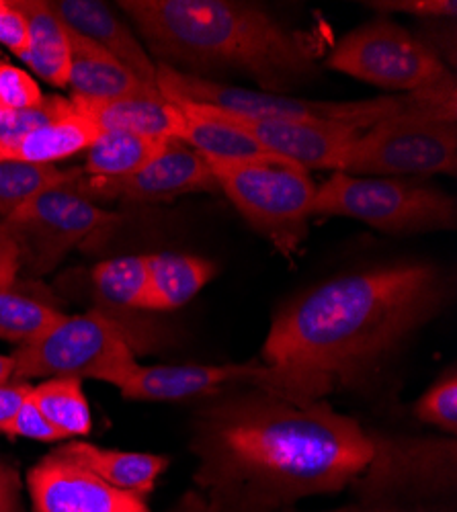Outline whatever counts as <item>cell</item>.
<instances>
[{
	"label": "cell",
	"instance_id": "1",
	"mask_svg": "<svg viewBox=\"0 0 457 512\" xmlns=\"http://www.w3.org/2000/svg\"><path fill=\"white\" fill-rule=\"evenodd\" d=\"M191 453L207 512H279L351 486L373 441L324 400L240 388L195 412Z\"/></svg>",
	"mask_w": 457,
	"mask_h": 512
},
{
	"label": "cell",
	"instance_id": "2",
	"mask_svg": "<svg viewBox=\"0 0 457 512\" xmlns=\"http://www.w3.org/2000/svg\"><path fill=\"white\" fill-rule=\"evenodd\" d=\"M445 289L437 269L419 263L332 279L279 312L265 363L320 375L335 390L363 386L435 316Z\"/></svg>",
	"mask_w": 457,
	"mask_h": 512
},
{
	"label": "cell",
	"instance_id": "3",
	"mask_svg": "<svg viewBox=\"0 0 457 512\" xmlns=\"http://www.w3.org/2000/svg\"><path fill=\"white\" fill-rule=\"evenodd\" d=\"M158 64L203 76L232 70L263 93L316 76L318 48L310 35L289 31L255 5L228 0H121Z\"/></svg>",
	"mask_w": 457,
	"mask_h": 512
},
{
	"label": "cell",
	"instance_id": "4",
	"mask_svg": "<svg viewBox=\"0 0 457 512\" xmlns=\"http://www.w3.org/2000/svg\"><path fill=\"white\" fill-rule=\"evenodd\" d=\"M414 103L367 127L351 144L347 175H455V80L412 93Z\"/></svg>",
	"mask_w": 457,
	"mask_h": 512
},
{
	"label": "cell",
	"instance_id": "5",
	"mask_svg": "<svg viewBox=\"0 0 457 512\" xmlns=\"http://www.w3.org/2000/svg\"><path fill=\"white\" fill-rule=\"evenodd\" d=\"M13 379H99L119 388L138 367L130 334L101 310L62 316L15 355Z\"/></svg>",
	"mask_w": 457,
	"mask_h": 512
},
{
	"label": "cell",
	"instance_id": "6",
	"mask_svg": "<svg viewBox=\"0 0 457 512\" xmlns=\"http://www.w3.org/2000/svg\"><path fill=\"white\" fill-rule=\"evenodd\" d=\"M156 87L171 103H191L214 107L218 111L255 121H341L371 127L380 119L398 113L414 103V95L380 97L367 101H312L232 87L205 76L179 72L156 64Z\"/></svg>",
	"mask_w": 457,
	"mask_h": 512
},
{
	"label": "cell",
	"instance_id": "7",
	"mask_svg": "<svg viewBox=\"0 0 457 512\" xmlns=\"http://www.w3.org/2000/svg\"><path fill=\"white\" fill-rule=\"evenodd\" d=\"M312 216L359 220L388 234H417L455 226V201L443 191L398 179H361L347 173L316 187Z\"/></svg>",
	"mask_w": 457,
	"mask_h": 512
},
{
	"label": "cell",
	"instance_id": "8",
	"mask_svg": "<svg viewBox=\"0 0 457 512\" xmlns=\"http://www.w3.org/2000/svg\"><path fill=\"white\" fill-rule=\"evenodd\" d=\"M218 189L281 254H296L308 236L316 183L294 164H210Z\"/></svg>",
	"mask_w": 457,
	"mask_h": 512
},
{
	"label": "cell",
	"instance_id": "9",
	"mask_svg": "<svg viewBox=\"0 0 457 512\" xmlns=\"http://www.w3.org/2000/svg\"><path fill=\"white\" fill-rule=\"evenodd\" d=\"M230 388H261L294 400H322L332 390L320 375L277 365H138L117 388L126 400L181 402Z\"/></svg>",
	"mask_w": 457,
	"mask_h": 512
},
{
	"label": "cell",
	"instance_id": "10",
	"mask_svg": "<svg viewBox=\"0 0 457 512\" xmlns=\"http://www.w3.org/2000/svg\"><path fill=\"white\" fill-rule=\"evenodd\" d=\"M115 222L117 213L95 205L76 183L39 191L5 220L19 246L21 271L31 277L54 271L76 246Z\"/></svg>",
	"mask_w": 457,
	"mask_h": 512
},
{
	"label": "cell",
	"instance_id": "11",
	"mask_svg": "<svg viewBox=\"0 0 457 512\" xmlns=\"http://www.w3.org/2000/svg\"><path fill=\"white\" fill-rule=\"evenodd\" d=\"M328 68L406 95L453 80L425 41L388 19L369 21L345 35L330 52Z\"/></svg>",
	"mask_w": 457,
	"mask_h": 512
},
{
	"label": "cell",
	"instance_id": "12",
	"mask_svg": "<svg viewBox=\"0 0 457 512\" xmlns=\"http://www.w3.org/2000/svg\"><path fill=\"white\" fill-rule=\"evenodd\" d=\"M373 457L351 484L357 498L449 500L455 490V443L371 437Z\"/></svg>",
	"mask_w": 457,
	"mask_h": 512
},
{
	"label": "cell",
	"instance_id": "13",
	"mask_svg": "<svg viewBox=\"0 0 457 512\" xmlns=\"http://www.w3.org/2000/svg\"><path fill=\"white\" fill-rule=\"evenodd\" d=\"M205 111L218 115L220 119L240 127L242 132L251 134L263 148L283 158L289 164H296L304 170L324 168L343 170L345 158L351 144L357 140L365 127L341 121H255L242 119L214 107L199 105Z\"/></svg>",
	"mask_w": 457,
	"mask_h": 512
},
{
	"label": "cell",
	"instance_id": "14",
	"mask_svg": "<svg viewBox=\"0 0 457 512\" xmlns=\"http://www.w3.org/2000/svg\"><path fill=\"white\" fill-rule=\"evenodd\" d=\"M27 488L33 512H150L144 498L109 486L58 451L29 469Z\"/></svg>",
	"mask_w": 457,
	"mask_h": 512
},
{
	"label": "cell",
	"instance_id": "15",
	"mask_svg": "<svg viewBox=\"0 0 457 512\" xmlns=\"http://www.w3.org/2000/svg\"><path fill=\"white\" fill-rule=\"evenodd\" d=\"M87 197L126 199V201H164L185 193L216 191L218 183L212 166L201 154L183 142H169L136 175L123 179L78 181Z\"/></svg>",
	"mask_w": 457,
	"mask_h": 512
},
{
	"label": "cell",
	"instance_id": "16",
	"mask_svg": "<svg viewBox=\"0 0 457 512\" xmlns=\"http://www.w3.org/2000/svg\"><path fill=\"white\" fill-rule=\"evenodd\" d=\"M52 13L76 35L91 39L103 52L126 66L142 82L156 87V64L128 23L97 0H54Z\"/></svg>",
	"mask_w": 457,
	"mask_h": 512
},
{
	"label": "cell",
	"instance_id": "17",
	"mask_svg": "<svg viewBox=\"0 0 457 512\" xmlns=\"http://www.w3.org/2000/svg\"><path fill=\"white\" fill-rule=\"evenodd\" d=\"M72 105L78 113L87 115L101 132H126L160 144L181 142L187 123L183 109L166 101L160 91L109 103L72 101Z\"/></svg>",
	"mask_w": 457,
	"mask_h": 512
},
{
	"label": "cell",
	"instance_id": "18",
	"mask_svg": "<svg viewBox=\"0 0 457 512\" xmlns=\"http://www.w3.org/2000/svg\"><path fill=\"white\" fill-rule=\"evenodd\" d=\"M68 33L72 50L68 89L72 101L109 103L158 91L103 52L91 39L80 37L70 29Z\"/></svg>",
	"mask_w": 457,
	"mask_h": 512
},
{
	"label": "cell",
	"instance_id": "19",
	"mask_svg": "<svg viewBox=\"0 0 457 512\" xmlns=\"http://www.w3.org/2000/svg\"><path fill=\"white\" fill-rule=\"evenodd\" d=\"M175 105L181 107L187 117L181 142L210 164H289L263 148L251 134L203 107L191 103Z\"/></svg>",
	"mask_w": 457,
	"mask_h": 512
},
{
	"label": "cell",
	"instance_id": "20",
	"mask_svg": "<svg viewBox=\"0 0 457 512\" xmlns=\"http://www.w3.org/2000/svg\"><path fill=\"white\" fill-rule=\"evenodd\" d=\"M60 455L87 467L109 486L146 498L158 476L169 467V459L152 453L103 449L85 441H72L56 449Z\"/></svg>",
	"mask_w": 457,
	"mask_h": 512
},
{
	"label": "cell",
	"instance_id": "21",
	"mask_svg": "<svg viewBox=\"0 0 457 512\" xmlns=\"http://www.w3.org/2000/svg\"><path fill=\"white\" fill-rule=\"evenodd\" d=\"M15 5L29 25L27 50L21 60L41 80L56 89H66L72 58L68 27L52 13L46 0H15Z\"/></svg>",
	"mask_w": 457,
	"mask_h": 512
},
{
	"label": "cell",
	"instance_id": "22",
	"mask_svg": "<svg viewBox=\"0 0 457 512\" xmlns=\"http://www.w3.org/2000/svg\"><path fill=\"white\" fill-rule=\"evenodd\" d=\"M99 134V127L87 115L74 109L70 115L37 127L5 148L0 152V162L54 164L78 152H87Z\"/></svg>",
	"mask_w": 457,
	"mask_h": 512
},
{
	"label": "cell",
	"instance_id": "23",
	"mask_svg": "<svg viewBox=\"0 0 457 512\" xmlns=\"http://www.w3.org/2000/svg\"><path fill=\"white\" fill-rule=\"evenodd\" d=\"M148 261V310H177L210 283L216 267L191 254L156 252Z\"/></svg>",
	"mask_w": 457,
	"mask_h": 512
},
{
	"label": "cell",
	"instance_id": "24",
	"mask_svg": "<svg viewBox=\"0 0 457 512\" xmlns=\"http://www.w3.org/2000/svg\"><path fill=\"white\" fill-rule=\"evenodd\" d=\"M80 383L74 377H50L33 386L29 394V400L64 439L91 433V408Z\"/></svg>",
	"mask_w": 457,
	"mask_h": 512
},
{
	"label": "cell",
	"instance_id": "25",
	"mask_svg": "<svg viewBox=\"0 0 457 512\" xmlns=\"http://www.w3.org/2000/svg\"><path fill=\"white\" fill-rule=\"evenodd\" d=\"M162 148L164 144L134 134L101 132L87 148L85 173L93 179L130 177L154 160Z\"/></svg>",
	"mask_w": 457,
	"mask_h": 512
},
{
	"label": "cell",
	"instance_id": "26",
	"mask_svg": "<svg viewBox=\"0 0 457 512\" xmlns=\"http://www.w3.org/2000/svg\"><path fill=\"white\" fill-rule=\"evenodd\" d=\"M93 283L113 310H148V261L146 254L119 256L93 269Z\"/></svg>",
	"mask_w": 457,
	"mask_h": 512
},
{
	"label": "cell",
	"instance_id": "27",
	"mask_svg": "<svg viewBox=\"0 0 457 512\" xmlns=\"http://www.w3.org/2000/svg\"><path fill=\"white\" fill-rule=\"evenodd\" d=\"M82 179L80 168H56L54 164L0 162V222H5L15 209L39 191L74 185Z\"/></svg>",
	"mask_w": 457,
	"mask_h": 512
},
{
	"label": "cell",
	"instance_id": "28",
	"mask_svg": "<svg viewBox=\"0 0 457 512\" xmlns=\"http://www.w3.org/2000/svg\"><path fill=\"white\" fill-rule=\"evenodd\" d=\"M64 314L15 287L0 289V338L27 345L54 326Z\"/></svg>",
	"mask_w": 457,
	"mask_h": 512
},
{
	"label": "cell",
	"instance_id": "29",
	"mask_svg": "<svg viewBox=\"0 0 457 512\" xmlns=\"http://www.w3.org/2000/svg\"><path fill=\"white\" fill-rule=\"evenodd\" d=\"M417 414L423 422L435 424L447 433L457 431V377H443L419 400Z\"/></svg>",
	"mask_w": 457,
	"mask_h": 512
},
{
	"label": "cell",
	"instance_id": "30",
	"mask_svg": "<svg viewBox=\"0 0 457 512\" xmlns=\"http://www.w3.org/2000/svg\"><path fill=\"white\" fill-rule=\"evenodd\" d=\"M41 101H44V93H41L35 78L29 72L0 60V105L7 111H19L35 107Z\"/></svg>",
	"mask_w": 457,
	"mask_h": 512
},
{
	"label": "cell",
	"instance_id": "31",
	"mask_svg": "<svg viewBox=\"0 0 457 512\" xmlns=\"http://www.w3.org/2000/svg\"><path fill=\"white\" fill-rule=\"evenodd\" d=\"M335 512H455L453 500H406V498H357Z\"/></svg>",
	"mask_w": 457,
	"mask_h": 512
},
{
	"label": "cell",
	"instance_id": "32",
	"mask_svg": "<svg viewBox=\"0 0 457 512\" xmlns=\"http://www.w3.org/2000/svg\"><path fill=\"white\" fill-rule=\"evenodd\" d=\"M5 435L33 439V441H46V443L64 439L46 420V416L37 410V406L31 400H27L19 410V414L11 420V424L5 429Z\"/></svg>",
	"mask_w": 457,
	"mask_h": 512
},
{
	"label": "cell",
	"instance_id": "33",
	"mask_svg": "<svg viewBox=\"0 0 457 512\" xmlns=\"http://www.w3.org/2000/svg\"><path fill=\"white\" fill-rule=\"evenodd\" d=\"M29 41V25L15 0H0V44L15 56H23Z\"/></svg>",
	"mask_w": 457,
	"mask_h": 512
},
{
	"label": "cell",
	"instance_id": "34",
	"mask_svg": "<svg viewBox=\"0 0 457 512\" xmlns=\"http://www.w3.org/2000/svg\"><path fill=\"white\" fill-rule=\"evenodd\" d=\"M380 11H398L421 17H449L457 15L455 0H380V3H369Z\"/></svg>",
	"mask_w": 457,
	"mask_h": 512
},
{
	"label": "cell",
	"instance_id": "35",
	"mask_svg": "<svg viewBox=\"0 0 457 512\" xmlns=\"http://www.w3.org/2000/svg\"><path fill=\"white\" fill-rule=\"evenodd\" d=\"M31 383L19 381V379H9L5 383H0V433H5L11 420L19 414L23 404L29 400L31 394Z\"/></svg>",
	"mask_w": 457,
	"mask_h": 512
},
{
	"label": "cell",
	"instance_id": "36",
	"mask_svg": "<svg viewBox=\"0 0 457 512\" xmlns=\"http://www.w3.org/2000/svg\"><path fill=\"white\" fill-rule=\"evenodd\" d=\"M21 273L19 246L5 222H0V289L15 287Z\"/></svg>",
	"mask_w": 457,
	"mask_h": 512
},
{
	"label": "cell",
	"instance_id": "37",
	"mask_svg": "<svg viewBox=\"0 0 457 512\" xmlns=\"http://www.w3.org/2000/svg\"><path fill=\"white\" fill-rule=\"evenodd\" d=\"M0 512H21V480L5 461H0Z\"/></svg>",
	"mask_w": 457,
	"mask_h": 512
},
{
	"label": "cell",
	"instance_id": "38",
	"mask_svg": "<svg viewBox=\"0 0 457 512\" xmlns=\"http://www.w3.org/2000/svg\"><path fill=\"white\" fill-rule=\"evenodd\" d=\"M166 512H207V504L201 492L189 490L181 496V500L175 506H171Z\"/></svg>",
	"mask_w": 457,
	"mask_h": 512
},
{
	"label": "cell",
	"instance_id": "39",
	"mask_svg": "<svg viewBox=\"0 0 457 512\" xmlns=\"http://www.w3.org/2000/svg\"><path fill=\"white\" fill-rule=\"evenodd\" d=\"M15 373V361L13 357L7 355H0V383H5L9 379H13Z\"/></svg>",
	"mask_w": 457,
	"mask_h": 512
},
{
	"label": "cell",
	"instance_id": "40",
	"mask_svg": "<svg viewBox=\"0 0 457 512\" xmlns=\"http://www.w3.org/2000/svg\"><path fill=\"white\" fill-rule=\"evenodd\" d=\"M279 512H296L294 508H285V510H279ZM332 512H335V510H332Z\"/></svg>",
	"mask_w": 457,
	"mask_h": 512
}]
</instances>
